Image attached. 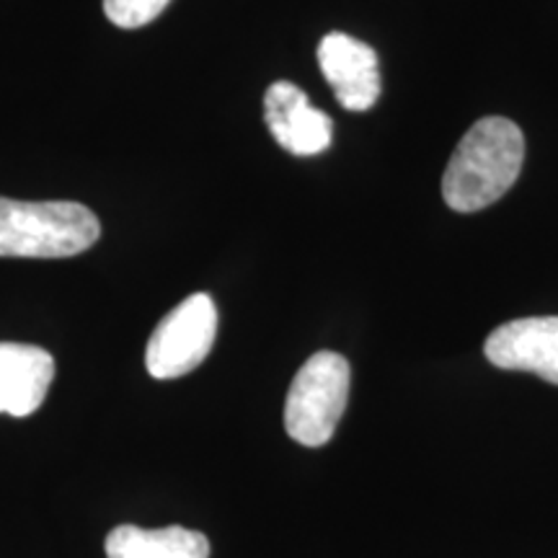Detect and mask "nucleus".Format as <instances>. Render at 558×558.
<instances>
[{
  "mask_svg": "<svg viewBox=\"0 0 558 558\" xmlns=\"http://www.w3.org/2000/svg\"><path fill=\"white\" fill-rule=\"evenodd\" d=\"M525 160V137L505 117H484L460 140L442 177V197L456 213H478L512 190Z\"/></svg>",
  "mask_w": 558,
  "mask_h": 558,
  "instance_id": "obj_1",
  "label": "nucleus"
},
{
  "mask_svg": "<svg viewBox=\"0 0 558 558\" xmlns=\"http://www.w3.org/2000/svg\"><path fill=\"white\" fill-rule=\"evenodd\" d=\"M101 222L81 202L0 197V256L68 259L99 241Z\"/></svg>",
  "mask_w": 558,
  "mask_h": 558,
  "instance_id": "obj_2",
  "label": "nucleus"
},
{
  "mask_svg": "<svg viewBox=\"0 0 558 558\" xmlns=\"http://www.w3.org/2000/svg\"><path fill=\"white\" fill-rule=\"evenodd\" d=\"M349 362L337 352H316L298 369L284 401V429L305 448L333 437L349 401Z\"/></svg>",
  "mask_w": 558,
  "mask_h": 558,
  "instance_id": "obj_3",
  "label": "nucleus"
},
{
  "mask_svg": "<svg viewBox=\"0 0 558 558\" xmlns=\"http://www.w3.org/2000/svg\"><path fill=\"white\" fill-rule=\"evenodd\" d=\"M218 333V308L205 292L186 298L158 324L148 341L145 365L158 380H173L207 360Z\"/></svg>",
  "mask_w": 558,
  "mask_h": 558,
  "instance_id": "obj_4",
  "label": "nucleus"
},
{
  "mask_svg": "<svg viewBox=\"0 0 558 558\" xmlns=\"http://www.w3.org/2000/svg\"><path fill=\"white\" fill-rule=\"evenodd\" d=\"M484 352L494 367L533 373L558 386V316L501 324L488 333Z\"/></svg>",
  "mask_w": 558,
  "mask_h": 558,
  "instance_id": "obj_5",
  "label": "nucleus"
},
{
  "mask_svg": "<svg viewBox=\"0 0 558 558\" xmlns=\"http://www.w3.org/2000/svg\"><path fill=\"white\" fill-rule=\"evenodd\" d=\"M318 65L347 111H367L378 104V54L365 41L341 32L326 34L318 45Z\"/></svg>",
  "mask_w": 558,
  "mask_h": 558,
  "instance_id": "obj_6",
  "label": "nucleus"
},
{
  "mask_svg": "<svg viewBox=\"0 0 558 558\" xmlns=\"http://www.w3.org/2000/svg\"><path fill=\"white\" fill-rule=\"evenodd\" d=\"M264 120L279 145L292 156L311 158L331 145L329 114L311 107L308 96L295 83L277 81L264 94Z\"/></svg>",
  "mask_w": 558,
  "mask_h": 558,
  "instance_id": "obj_7",
  "label": "nucleus"
},
{
  "mask_svg": "<svg viewBox=\"0 0 558 558\" xmlns=\"http://www.w3.org/2000/svg\"><path fill=\"white\" fill-rule=\"evenodd\" d=\"M54 360L45 349L0 341V414L29 416L47 399Z\"/></svg>",
  "mask_w": 558,
  "mask_h": 558,
  "instance_id": "obj_8",
  "label": "nucleus"
},
{
  "mask_svg": "<svg viewBox=\"0 0 558 558\" xmlns=\"http://www.w3.org/2000/svg\"><path fill=\"white\" fill-rule=\"evenodd\" d=\"M107 558H209L207 535L179 525H120L107 535Z\"/></svg>",
  "mask_w": 558,
  "mask_h": 558,
  "instance_id": "obj_9",
  "label": "nucleus"
},
{
  "mask_svg": "<svg viewBox=\"0 0 558 558\" xmlns=\"http://www.w3.org/2000/svg\"><path fill=\"white\" fill-rule=\"evenodd\" d=\"M171 0H104V13L120 29H140L156 21Z\"/></svg>",
  "mask_w": 558,
  "mask_h": 558,
  "instance_id": "obj_10",
  "label": "nucleus"
}]
</instances>
